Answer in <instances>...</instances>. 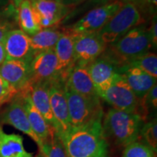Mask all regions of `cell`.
<instances>
[{
    "instance_id": "1",
    "label": "cell",
    "mask_w": 157,
    "mask_h": 157,
    "mask_svg": "<svg viewBox=\"0 0 157 157\" xmlns=\"http://www.w3.org/2000/svg\"><path fill=\"white\" fill-rule=\"evenodd\" d=\"M59 137L67 157H109V145L103 135L102 121L71 127Z\"/></svg>"
},
{
    "instance_id": "2",
    "label": "cell",
    "mask_w": 157,
    "mask_h": 157,
    "mask_svg": "<svg viewBox=\"0 0 157 157\" xmlns=\"http://www.w3.org/2000/svg\"><path fill=\"white\" fill-rule=\"evenodd\" d=\"M145 121L136 113L111 109L103 115L102 128L104 137L117 146H127L138 140L139 133Z\"/></svg>"
},
{
    "instance_id": "3",
    "label": "cell",
    "mask_w": 157,
    "mask_h": 157,
    "mask_svg": "<svg viewBox=\"0 0 157 157\" xmlns=\"http://www.w3.org/2000/svg\"><path fill=\"white\" fill-rule=\"evenodd\" d=\"M151 48L152 46L148 29L142 23L131 29L116 42L107 45L102 55L121 68L129 60L147 53Z\"/></svg>"
},
{
    "instance_id": "4",
    "label": "cell",
    "mask_w": 157,
    "mask_h": 157,
    "mask_svg": "<svg viewBox=\"0 0 157 157\" xmlns=\"http://www.w3.org/2000/svg\"><path fill=\"white\" fill-rule=\"evenodd\" d=\"M71 127H83L102 121L103 111L101 98H90L77 94L65 86Z\"/></svg>"
},
{
    "instance_id": "5",
    "label": "cell",
    "mask_w": 157,
    "mask_h": 157,
    "mask_svg": "<svg viewBox=\"0 0 157 157\" xmlns=\"http://www.w3.org/2000/svg\"><path fill=\"white\" fill-rule=\"evenodd\" d=\"M143 22L142 14L134 4L131 2L124 3L116 14L97 33L101 40L109 45L116 42L131 29Z\"/></svg>"
},
{
    "instance_id": "6",
    "label": "cell",
    "mask_w": 157,
    "mask_h": 157,
    "mask_svg": "<svg viewBox=\"0 0 157 157\" xmlns=\"http://www.w3.org/2000/svg\"><path fill=\"white\" fill-rule=\"evenodd\" d=\"M123 4L122 2L116 0L90 10L76 23L65 29L75 35L97 32L106 24Z\"/></svg>"
},
{
    "instance_id": "7",
    "label": "cell",
    "mask_w": 157,
    "mask_h": 157,
    "mask_svg": "<svg viewBox=\"0 0 157 157\" xmlns=\"http://www.w3.org/2000/svg\"><path fill=\"white\" fill-rule=\"evenodd\" d=\"M112 109L129 113H137L139 101L121 74H119L112 83L98 93Z\"/></svg>"
},
{
    "instance_id": "8",
    "label": "cell",
    "mask_w": 157,
    "mask_h": 157,
    "mask_svg": "<svg viewBox=\"0 0 157 157\" xmlns=\"http://www.w3.org/2000/svg\"><path fill=\"white\" fill-rule=\"evenodd\" d=\"M0 123L11 125L30 137L38 145L39 149L42 147L43 143L39 140L31 129L23 107L22 98L20 94L17 93V95L10 102L9 105L3 110L0 114Z\"/></svg>"
},
{
    "instance_id": "9",
    "label": "cell",
    "mask_w": 157,
    "mask_h": 157,
    "mask_svg": "<svg viewBox=\"0 0 157 157\" xmlns=\"http://www.w3.org/2000/svg\"><path fill=\"white\" fill-rule=\"evenodd\" d=\"M30 68V86L39 82L60 80L58 71V60L54 49L36 54L31 60Z\"/></svg>"
},
{
    "instance_id": "10",
    "label": "cell",
    "mask_w": 157,
    "mask_h": 157,
    "mask_svg": "<svg viewBox=\"0 0 157 157\" xmlns=\"http://www.w3.org/2000/svg\"><path fill=\"white\" fill-rule=\"evenodd\" d=\"M37 21L42 29L58 26L73 8L57 0H30Z\"/></svg>"
},
{
    "instance_id": "11",
    "label": "cell",
    "mask_w": 157,
    "mask_h": 157,
    "mask_svg": "<svg viewBox=\"0 0 157 157\" xmlns=\"http://www.w3.org/2000/svg\"><path fill=\"white\" fill-rule=\"evenodd\" d=\"M97 32L76 35L74 42L75 63L87 66L103 54L106 48Z\"/></svg>"
},
{
    "instance_id": "12",
    "label": "cell",
    "mask_w": 157,
    "mask_h": 157,
    "mask_svg": "<svg viewBox=\"0 0 157 157\" xmlns=\"http://www.w3.org/2000/svg\"><path fill=\"white\" fill-rule=\"evenodd\" d=\"M5 60H21L31 63L35 56L30 36L21 29L9 31L3 40Z\"/></svg>"
},
{
    "instance_id": "13",
    "label": "cell",
    "mask_w": 157,
    "mask_h": 157,
    "mask_svg": "<svg viewBox=\"0 0 157 157\" xmlns=\"http://www.w3.org/2000/svg\"><path fill=\"white\" fill-rule=\"evenodd\" d=\"M48 91L51 109L60 127V135L71 127L65 93V82L61 80L50 82Z\"/></svg>"
},
{
    "instance_id": "14",
    "label": "cell",
    "mask_w": 157,
    "mask_h": 157,
    "mask_svg": "<svg viewBox=\"0 0 157 157\" xmlns=\"http://www.w3.org/2000/svg\"><path fill=\"white\" fill-rule=\"evenodd\" d=\"M87 67L97 94L106 89L120 74V67L103 55L96 58Z\"/></svg>"
},
{
    "instance_id": "15",
    "label": "cell",
    "mask_w": 157,
    "mask_h": 157,
    "mask_svg": "<svg viewBox=\"0 0 157 157\" xmlns=\"http://www.w3.org/2000/svg\"><path fill=\"white\" fill-rule=\"evenodd\" d=\"M31 63L21 60H5L0 66V76L18 93L30 86Z\"/></svg>"
},
{
    "instance_id": "16",
    "label": "cell",
    "mask_w": 157,
    "mask_h": 157,
    "mask_svg": "<svg viewBox=\"0 0 157 157\" xmlns=\"http://www.w3.org/2000/svg\"><path fill=\"white\" fill-rule=\"evenodd\" d=\"M64 32L55 47L54 50L58 60V71L60 80L66 82L70 70L75 64L74 59V42L76 35L67 29Z\"/></svg>"
},
{
    "instance_id": "17",
    "label": "cell",
    "mask_w": 157,
    "mask_h": 157,
    "mask_svg": "<svg viewBox=\"0 0 157 157\" xmlns=\"http://www.w3.org/2000/svg\"><path fill=\"white\" fill-rule=\"evenodd\" d=\"M50 82H39L31 84L29 87L31 101L34 106L44 117L47 123L57 134H60V127L51 109L49 97Z\"/></svg>"
},
{
    "instance_id": "18",
    "label": "cell",
    "mask_w": 157,
    "mask_h": 157,
    "mask_svg": "<svg viewBox=\"0 0 157 157\" xmlns=\"http://www.w3.org/2000/svg\"><path fill=\"white\" fill-rule=\"evenodd\" d=\"M65 86L74 93L90 98H98L87 66L75 63L70 70Z\"/></svg>"
},
{
    "instance_id": "19",
    "label": "cell",
    "mask_w": 157,
    "mask_h": 157,
    "mask_svg": "<svg viewBox=\"0 0 157 157\" xmlns=\"http://www.w3.org/2000/svg\"><path fill=\"white\" fill-rule=\"evenodd\" d=\"M22 98L23 107L28 117L29 124L35 135L42 143L48 140L54 134L55 131L47 123L44 117L39 113L33 103L29 94V88L18 93Z\"/></svg>"
},
{
    "instance_id": "20",
    "label": "cell",
    "mask_w": 157,
    "mask_h": 157,
    "mask_svg": "<svg viewBox=\"0 0 157 157\" xmlns=\"http://www.w3.org/2000/svg\"><path fill=\"white\" fill-rule=\"evenodd\" d=\"M121 74L137 99L140 100L156 84L157 78L137 68H124Z\"/></svg>"
},
{
    "instance_id": "21",
    "label": "cell",
    "mask_w": 157,
    "mask_h": 157,
    "mask_svg": "<svg viewBox=\"0 0 157 157\" xmlns=\"http://www.w3.org/2000/svg\"><path fill=\"white\" fill-rule=\"evenodd\" d=\"M23 146V137L17 134H7L0 126V157H34Z\"/></svg>"
},
{
    "instance_id": "22",
    "label": "cell",
    "mask_w": 157,
    "mask_h": 157,
    "mask_svg": "<svg viewBox=\"0 0 157 157\" xmlns=\"http://www.w3.org/2000/svg\"><path fill=\"white\" fill-rule=\"evenodd\" d=\"M63 32V29L56 26L42 29L37 34L31 36V46L35 56L43 51L54 49Z\"/></svg>"
},
{
    "instance_id": "23",
    "label": "cell",
    "mask_w": 157,
    "mask_h": 157,
    "mask_svg": "<svg viewBox=\"0 0 157 157\" xmlns=\"http://www.w3.org/2000/svg\"><path fill=\"white\" fill-rule=\"evenodd\" d=\"M17 23L21 30L30 37L42 30L30 0H25L19 5L17 8Z\"/></svg>"
},
{
    "instance_id": "24",
    "label": "cell",
    "mask_w": 157,
    "mask_h": 157,
    "mask_svg": "<svg viewBox=\"0 0 157 157\" xmlns=\"http://www.w3.org/2000/svg\"><path fill=\"white\" fill-rule=\"evenodd\" d=\"M137 68L143 71L151 76L157 78V56L154 52H148L140 57L132 59L121 66V70L124 68Z\"/></svg>"
},
{
    "instance_id": "25",
    "label": "cell",
    "mask_w": 157,
    "mask_h": 157,
    "mask_svg": "<svg viewBox=\"0 0 157 157\" xmlns=\"http://www.w3.org/2000/svg\"><path fill=\"white\" fill-rule=\"evenodd\" d=\"M17 23V9L13 3L0 11V42H2L9 31L15 29Z\"/></svg>"
},
{
    "instance_id": "26",
    "label": "cell",
    "mask_w": 157,
    "mask_h": 157,
    "mask_svg": "<svg viewBox=\"0 0 157 157\" xmlns=\"http://www.w3.org/2000/svg\"><path fill=\"white\" fill-rule=\"evenodd\" d=\"M38 157H67L62 141L56 132L43 143Z\"/></svg>"
},
{
    "instance_id": "27",
    "label": "cell",
    "mask_w": 157,
    "mask_h": 157,
    "mask_svg": "<svg viewBox=\"0 0 157 157\" xmlns=\"http://www.w3.org/2000/svg\"><path fill=\"white\" fill-rule=\"evenodd\" d=\"M138 140L157 152V123L156 117L151 120L145 121L139 133Z\"/></svg>"
},
{
    "instance_id": "28",
    "label": "cell",
    "mask_w": 157,
    "mask_h": 157,
    "mask_svg": "<svg viewBox=\"0 0 157 157\" xmlns=\"http://www.w3.org/2000/svg\"><path fill=\"white\" fill-rule=\"evenodd\" d=\"M122 157H156V153L144 143L137 140L125 146Z\"/></svg>"
},
{
    "instance_id": "29",
    "label": "cell",
    "mask_w": 157,
    "mask_h": 157,
    "mask_svg": "<svg viewBox=\"0 0 157 157\" xmlns=\"http://www.w3.org/2000/svg\"><path fill=\"white\" fill-rule=\"evenodd\" d=\"M17 93L18 92L0 76V106L10 103Z\"/></svg>"
},
{
    "instance_id": "30",
    "label": "cell",
    "mask_w": 157,
    "mask_h": 157,
    "mask_svg": "<svg viewBox=\"0 0 157 157\" xmlns=\"http://www.w3.org/2000/svg\"><path fill=\"white\" fill-rule=\"evenodd\" d=\"M132 3L135 6L138 5L149 15H152L153 16L156 15L157 0H135Z\"/></svg>"
},
{
    "instance_id": "31",
    "label": "cell",
    "mask_w": 157,
    "mask_h": 157,
    "mask_svg": "<svg viewBox=\"0 0 157 157\" xmlns=\"http://www.w3.org/2000/svg\"><path fill=\"white\" fill-rule=\"evenodd\" d=\"M148 33L151 37V42L152 48L156 50L157 48V21L156 15L152 17L151 24L150 28L148 29Z\"/></svg>"
},
{
    "instance_id": "32",
    "label": "cell",
    "mask_w": 157,
    "mask_h": 157,
    "mask_svg": "<svg viewBox=\"0 0 157 157\" xmlns=\"http://www.w3.org/2000/svg\"><path fill=\"white\" fill-rule=\"evenodd\" d=\"M57 1H58L59 2L63 4V5L67 6V7L73 8L74 7L78 5L85 0H57Z\"/></svg>"
},
{
    "instance_id": "33",
    "label": "cell",
    "mask_w": 157,
    "mask_h": 157,
    "mask_svg": "<svg viewBox=\"0 0 157 157\" xmlns=\"http://www.w3.org/2000/svg\"><path fill=\"white\" fill-rule=\"evenodd\" d=\"M6 54L5 48H4V44L2 42H0V66L3 63L4 61L5 60Z\"/></svg>"
},
{
    "instance_id": "34",
    "label": "cell",
    "mask_w": 157,
    "mask_h": 157,
    "mask_svg": "<svg viewBox=\"0 0 157 157\" xmlns=\"http://www.w3.org/2000/svg\"><path fill=\"white\" fill-rule=\"evenodd\" d=\"M11 3V0H0V11L5 9L7 5Z\"/></svg>"
},
{
    "instance_id": "35",
    "label": "cell",
    "mask_w": 157,
    "mask_h": 157,
    "mask_svg": "<svg viewBox=\"0 0 157 157\" xmlns=\"http://www.w3.org/2000/svg\"><path fill=\"white\" fill-rule=\"evenodd\" d=\"M25 0H11V2L13 3V5L15 6V8H18L19 5H21V2H23Z\"/></svg>"
},
{
    "instance_id": "36",
    "label": "cell",
    "mask_w": 157,
    "mask_h": 157,
    "mask_svg": "<svg viewBox=\"0 0 157 157\" xmlns=\"http://www.w3.org/2000/svg\"><path fill=\"white\" fill-rule=\"evenodd\" d=\"M132 2H134L135 1V0H132Z\"/></svg>"
},
{
    "instance_id": "37",
    "label": "cell",
    "mask_w": 157,
    "mask_h": 157,
    "mask_svg": "<svg viewBox=\"0 0 157 157\" xmlns=\"http://www.w3.org/2000/svg\"><path fill=\"white\" fill-rule=\"evenodd\" d=\"M40 1H46V0H40Z\"/></svg>"
}]
</instances>
